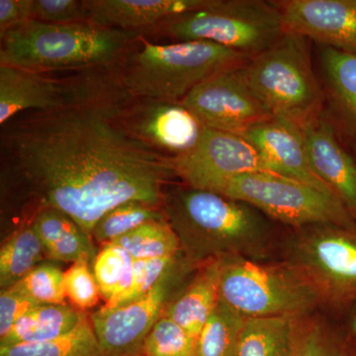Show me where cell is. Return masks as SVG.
<instances>
[{"label":"cell","mask_w":356,"mask_h":356,"mask_svg":"<svg viewBox=\"0 0 356 356\" xmlns=\"http://www.w3.org/2000/svg\"><path fill=\"white\" fill-rule=\"evenodd\" d=\"M130 98V97H129ZM127 99L62 111H28L1 126L2 154L42 208L69 215L91 236L120 204L163 206L172 159L119 122Z\"/></svg>","instance_id":"6da1fadb"},{"label":"cell","mask_w":356,"mask_h":356,"mask_svg":"<svg viewBox=\"0 0 356 356\" xmlns=\"http://www.w3.org/2000/svg\"><path fill=\"white\" fill-rule=\"evenodd\" d=\"M163 211L191 264L234 257L257 261L273 243L268 217L250 204L215 192L175 189L165 194Z\"/></svg>","instance_id":"7a4b0ae2"},{"label":"cell","mask_w":356,"mask_h":356,"mask_svg":"<svg viewBox=\"0 0 356 356\" xmlns=\"http://www.w3.org/2000/svg\"><path fill=\"white\" fill-rule=\"evenodd\" d=\"M140 37L90 21L51 24L27 20L0 38V65L33 72L108 69L120 65Z\"/></svg>","instance_id":"3957f363"},{"label":"cell","mask_w":356,"mask_h":356,"mask_svg":"<svg viewBox=\"0 0 356 356\" xmlns=\"http://www.w3.org/2000/svg\"><path fill=\"white\" fill-rule=\"evenodd\" d=\"M250 58L211 42L158 44L140 37L122 60L119 74L131 97L180 103L206 79Z\"/></svg>","instance_id":"277c9868"},{"label":"cell","mask_w":356,"mask_h":356,"mask_svg":"<svg viewBox=\"0 0 356 356\" xmlns=\"http://www.w3.org/2000/svg\"><path fill=\"white\" fill-rule=\"evenodd\" d=\"M285 34L276 2L214 0L205 8L168 18L147 37L211 42L252 58L277 44Z\"/></svg>","instance_id":"5b68a950"},{"label":"cell","mask_w":356,"mask_h":356,"mask_svg":"<svg viewBox=\"0 0 356 356\" xmlns=\"http://www.w3.org/2000/svg\"><path fill=\"white\" fill-rule=\"evenodd\" d=\"M131 97L119 65L70 72H33L0 65V126L28 111H62Z\"/></svg>","instance_id":"8992f818"},{"label":"cell","mask_w":356,"mask_h":356,"mask_svg":"<svg viewBox=\"0 0 356 356\" xmlns=\"http://www.w3.org/2000/svg\"><path fill=\"white\" fill-rule=\"evenodd\" d=\"M309 43L286 33L243 67L248 86L270 114L299 127L321 117L325 98L312 67Z\"/></svg>","instance_id":"52a82bcc"},{"label":"cell","mask_w":356,"mask_h":356,"mask_svg":"<svg viewBox=\"0 0 356 356\" xmlns=\"http://www.w3.org/2000/svg\"><path fill=\"white\" fill-rule=\"evenodd\" d=\"M220 300L245 318H301L323 305L313 285L286 261L221 259Z\"/></svg>","instance_id":"ba28073f"},{"label":"cell","mask_w":356,"mask_h":356,"mask_svg":"<svg viewBox=\"0 0 356 356\" xmlns=\"http://www.w3.org/2000/svg\"><path fill=\"white\" fill-rule=\"evenodd\" d=\"M285 261L313 285L324 305L348 314L356 306V222L297 229Z\"/></svg>","instance_id":"9c48e42d"},{"label":"cell","mask_w":356,"mask_h":356,"mask_svg":"<svg viewBox=\"0 0 356 356\" xmlns=\"http://www.w3.org/2000/svg\"><path fill=\"white\" fill-rule=\"evenodd\" d=\"M218 194L254 206L269 219L299 229L310 225H353L356 216L337 196L271 172L229 178Z\"/></svg>","instance_id":"30bf717a"},{"label":"cell","mask_w":356,"mask_h":356,"mask_svg":"<svg viewBox=\"0 0 356 356\" xmlns=\"http://www.w3.org/2000/svg\"><path fill=\"white\" fill-rule=\"evenodd\" d=\"M173 170L187 187L216 192L229 178L269 172L259 151L238 134L204 127L195 146L172 159Z\"/></svg>","instance_id":"8fae6325"},{"label":"cell","mask_w":356,"mask_h":356,"mask_svg":"<svg viewBox=\"0 0 356 356\" xmlns=\"http://www.w3.org/2000/svg\"><path fill=\"white\" fill-rule=\"evenodd\" d=\"M243 67L218 72L180 103L204 127L238 135L273 118L248 86Z\"/></svg>","instance_id":"7c38bea8"},{"label":"cell","mask_w":356,"mask_h":356,"mask_svg":"<svg viewBox=\"0 0 356 356\" xmlns=\"http://www.w3.org/2000/svg\"><path fill=\"white\" fill-rule=\"evenodd\" d=\"M178 262L147 295L91 316V324L105 356H133L142 353L145 339L165 313L168 296L177 277Z\"/></svg>","instance_id":"4fadbf2b"},{"label":"cell","mask_w":356,"mask_h":356,"mask_svg":"<svg viewBox=\"0 0 356 356\" xmlns=\"http://www.w3.org/2000/svg\"><path fill=\"white\" fill-rule=\"evenodd\" d=\"M119 122L136 139L166 158L191 151L204 126L181 103L130 97L121 105Z\"/></svg>","instance_id":"5bb4252c"},{"label":"cell","mask_w":356,"mask_h":356,"mask_svg":"<svg viewBox=\"0 0 356 356\" xmlns=\"http://www.w3.org/2000/svg\"><path fill=\"white\" fill-rule=\"evenodd\" d=\"M276 4L286 33L356 54V0H285Z\"/></svg>","instance_id":"9a60e30c"},{"label":"cell","mask_w":356,"mask_h":356,"mask_svg":"<svg viewBox=\"0 0 356 356\" xmlns=\"http://www.w3.org/2000/svg\"><path fill=\"white\" fill-rule=\"evenodd\" d=\"M241 136L254 145L269 172L292 178L325 193L337 196L312 170L303 134L296 124L286 119L273 117L257 124Z\"/></svg>","instance_id":"2e32d148"},{"label":"cell","mask_w":356,"mask_h":356,"mask_svg":"<svg viewBox=\"0 0 356 356\" xmlns=\"http://www.w3.org/2000/svg\"><path fill=\"white\" fill-rule=\"evenodd\" d=\"M312 170L356 216V159L322 117L301 126Z\"/></svg>","instance_id":"e0dca14e"},{"label":"cell","mask_w":356,"mask_h":356,"mask_svg":"<svg viewBox=\"0 0 356 356\" xmlns=\"http://www.w3.org/2000/svg\"><path fill=\"white\" fill-rule=\"evenodd\" d=\"M214 0H86L89 21L147 38L168 18L211 6Z\"/></svg>","instance_id":"ac0fdd59"},{"label":"cell","mask_w":356,"mask_h":356,"mask_svg":"<svg viewBox=\"0 0 356 356\" xmlns=\"http://www.w3.org/2000/svg\"><path fill=\"white\" fill-rule=\"evenodd\" d=\"M220 273L221 259L200 264V268L186 289L163 313L196 341L219 302Z\"/></svg>","instance_id":"d6986e66"},{"label":"cell","mask_w":356,"mask_h":356,"mask_svg":"<svg viewBox=\"0 0 356 356\" xmlns=\"http://www.w3.org/2000/svg\"><path fill=\"white\" fill-rule=\"evenodd\" d=\"M321 62L337 119L356 147V54L323 47Z\"/></svg>","instance_id":"ffe728a7"},{"label":"cell","mask_w":356,"mask_h":356,"mask_svg":"<svg viewBox=\"0 0 356 356\" xmlns=\"http://www.w3.org/2000/svg\"><path fill=\"white\" fill-rule=\"evenodd\" d=\"M83 317V314L67 304L36 306L0 339V348L57 339L72 331Z\"/></svg>","instance_id":"44dd1931"},{"label":"cell","mask_w":356,"mask_h":356,"mask_svg":"<svg viewBox=\"0 0 356 356\" xmlns=\"http://www.w3.org/2000/svg\"><path fill=\"white\" fill-rule=\"evenodd\" d=\"M296 318H245L238 356H293V334Z\"/></svg>","instance_id":"7402d4cb"},{"label":"cell","mask_w":356,"mask_h":356,"mask_svg":"<svg viewBox=\"0 0 356 356\" xmlns=\"http://www.w3.org/2000/svg\"><path fill=\"white\" fill-rule=\"evenodd\" d=\"M0 356H105L92 324L83 316L64 336L40 343L0 348Z\"/></svg>","instance_id":"603a6c76"},{"label":"cell","mask_w":356,"mask_h":356,"mask_svg":"<svg viewBox=\"0 0 356 356\" xmlns=\"http://www.w3.org/2000/svg\"><path fill=\"white\" fill-rule=\"evenodd\" d=\"M47 257L46 248L31 225L16 232L0 250V288L17 284Z\"/></svg>","instance_id":"cb8c5ba5"},{"label":"cell","mask_w":356,"mask_h":356,"mask_svg":"<svg viewBox=\"0 0 356 356\" xmlns=\"http://www.w3.org/2000/svg\"><path fill=\"white\" fill-rule=\"evenodd\" d=\"M245 318L219 300L199 334L195 356H238Z\"/></svg>","instance_id":"d4e9b609"},{"label":"cell","mask_w":356,"mask_h":356,"mask_svg":"<svg viewBox=\"0 0 356 356\" xmlns=\"http://www.w3.org/2000/svg\"><path fill=\"white\" fill-rule=\"evenodd\" d=\"M293 356H355L350 334L306 317L295 320Z\"/></svg>","instance_id":"484cf974"},{"label":"cell","mask_w":356,"mask_h":356,"mask_svg":"<svg viewBox=\"0 0 356 356\" xmlns=\"http://www.w3.org/2000/svg\"><path fill=\"white\" fill-rule=\"evenodd\" d=\"M110 243L126 250L135 261L177 257L180 243L166 217L152 220Z\"/></svg>","instance_id":"4316f807"},{"label":"cell","mask_w":356,"mask_h":356,"mask_svg":"<svg viewBox=\"0 0 356 356\" xmlns=\"http://www.w3.org/2000/svg\"><path fill=\"white\" fill-rule=\"evenodd\" d=\"M92 270L102 296L106 302L112 301L130 287L134 259L124 248L107 243L96 254Z\"/></svg>","instance_id":"83f0119b"},{"label":"cell","mask_w":356,"mask_h":356,"mask_svg":"<svg viewBox=\"0 0 356 356\" xmlns=\"http://www.w3.org/2000/svg\"><path fill=\"white\" fill-rule=\"evenodd\" d=\"M165 217L163 206L130 201L120 204L107 212L96 222L91 236L96 242L102 245H107L145 222Z\"/></svg>","instance_id":"f1b7e54d"},{"label":"cell","mask_w":356,"mask_h":356,"mask_svg":"<svg viewBox=\"0 0 356 356\" xmlns=\"http://www.w3.org/2000/svg\"><path fill=\"white\" fill-rule=\"evenodd\" d=\"M195 353L196 339L165 315L147 334L142 348L143 356H195Z\"/></svg>","instance_id":"f546056e"},{"label":"cell","mask_w":356,"mask_h":356,"mask_svg":"<svg viewBox=\"0 0 356 356\" xmlns=\"http://www.w3.org/2000/svg\"><path fill=\"white\" fill-rule=\"evenodd\" d=\"M64 274L54 264H40L13 288L24 293L40 305H60L65 304L67 298Z\"/></svg>","instance_id":"4dcf8cb0"},{"label":"cell","mask_w":356,"mask_h":356,"mask_svg":"<svg viewBox=\"0 0 356 356\" xmlns=\"http://www.w3.org/2000/svg\"><path fill=\"white\" fill-rule=\"evenodd\" d=\"M177 264V257H161L154 259H134L132 283L118 298L106 302L103 309H113L115 307L130 303L145 296L151 291L161 278L172 267Z\"/></svg>","instance_id":"1f68e13d"},{"label":"cell","mask_w":356,"mask_h":356,"mask_svg":"<svg viewBox=\"0 0 356 356\" xmlns=\"http://www.w3.org/2000/svg\"><path fill=\"white\" fill-rule=\"evenodd\" d=\"M90 259H81L74 262L64 274V283L67 298L77 308H92L98 303L99 286L95 273L90 268Z\"/></svg>","instance_id":"d6a6232c"},{"label":"cell","mask_w":356,"mask_h":356,"mask_svg":"<svg viewBox=\"0 0 356 356\" xmlns=\"http://www.w3.org/2000/svg\"><path fill=\"white\" fill-rule=\"evenodd\" d=\"M29 20L51 24L86 22V0H30Z\"/></svg>","instance_id":"836d02e7"},{"label":"cell","mask_w":356,"mask_h":356,"mask_svg":"<svg viewBox=\"0 0 356 356\" xmlns=\"http://www.w3.org/2000/svg\"><path fill=\"white\" fill-rule=\"evenodd\" d=\"M30 225L46 250L81 229L69 215L54 208H41Z\"/></svg>","instance_id":"e575fe53"},{"label":"cell","mask_w":356,"mask_h":356,"mask_svg":"<svg viewBox=\"0 0 356 356\" xmlns=\"http://www.w3.org/2000/svg\"><path fill=\"white\" fill-rule=\"evenodd\" d=\"M40 304L15 288L1 290L0 294V339L6 336L25 314Z\"/></svg>","instance_id":"d590c367"},{"label":"cell","mask_w":356,"mask_h":356,"mask_svg":"<svg viewBox=\"0 0 356 356\" xmlns=\"http://www.w3.org/2000/svg\"><path fill=\"white\" fill-rule=\"evenodd\" d=\"M46 252L49 259L72 264L81 259L95 261L97 254L91 241V236L88 235L83 229L49 248Z\"/></svg>","instance_id":"8d00e7d4"},{"label":"cell","mask_w":356,"mask_h":356,"mask_svg":"<svg viewBox=\"0 0 356 356\" xmlns=\"http://www.w3.org/2000/svg\"><path fill=\"white\" fill-rule=\"evenodd\" d=\"M30 0H0V38L29 20Z\"/></svg>","instance_id":"74e56055"},{"label":"cell","mask_w":356,"mask_h":356,"mask_svg":"<svg viewBox=\"0 0 356 356\" xmlns=\"http://www.w3.org/2000/svg\"><path fill=\"white\" fill-rule=\"evenodd\" d=\"M346 322V331L351 336H356V306L348 312Z\"/></svg>","instance_id":"f35d334b"},{"label":"cell","mask_w":356,"mask_h":356,"mask_svg":"<svg viewBox=\"0 0 356 356\" xmlns=\"http://www.w3.org/2000/svg\"><path fill=\"white\" fill-rule=\"evenodd\" d=\"M350 337L351 348H353V355L356 356V336H351V334H350Z\"/></svg>","instance_id":"ab89813d"},{"label":"cell","mask_w":356,"mask_h":356,"mask_svg":"<svg viewBox=\"0 0 356 356\" xmlns=\"http://www.w3.org/2000/svg\"><path fill=\"white\" fill-rule=\"evenodd\" d=\"M133 356H139V355H133ZM140 356H143V355H140Z\"/></svg>","instance_id":"60d3db41"},{"label":"cell","mask_w":356,"mask_h":356,"mask_svg":"<svg viewBox=\"0 0 356 356\" xmlns=\"http://www.w3.org/2000/svg\"><path fill=\"white\" fill-rule=\"evenodd\" d=\"M355 152H356V147H355Z\"/></svg>","instance_id":"b9f144b4"}]
</instances>
